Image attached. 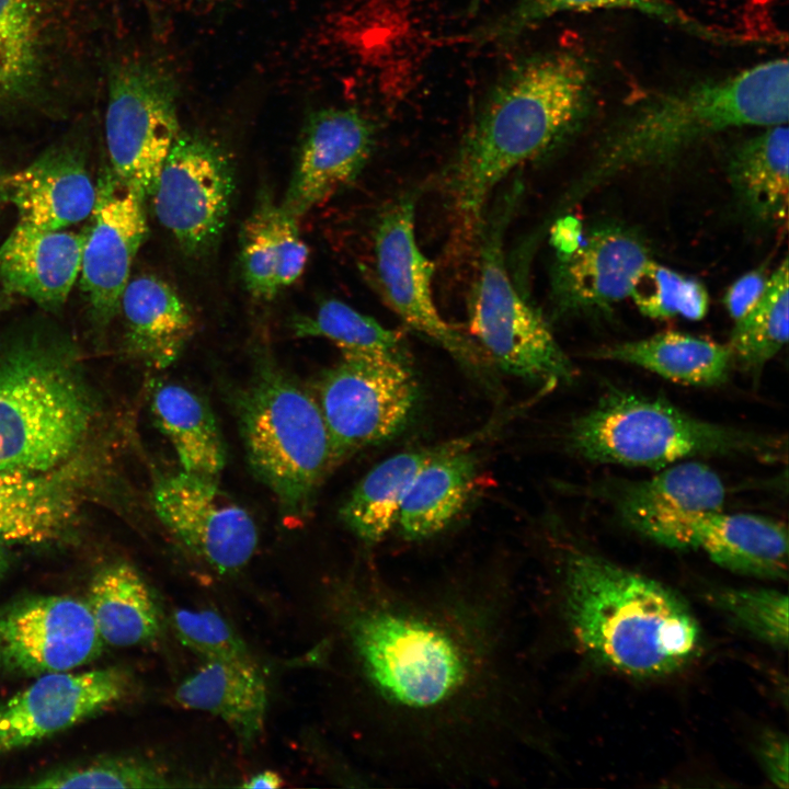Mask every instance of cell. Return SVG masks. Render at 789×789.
<instances>
[{"instance_id": "cell-1", "label": "cell", "mask_w": 789, "mask_h": 789, "mask_svg": "<svg viewBox=\"0 0 789 789\" xmlns=\"http://www.w3.org/2000/svg\"><path fill=\"white\" fill-rule=\"evenodd\" d=\"M354 579L338 624L379 787H516L540 745L517 581Z\"/></svg>"}, {"instance_id": "cell-2", "label": "cell", "mask_w": 789, "mask_h": 789, "mask_svg": "<svg viewBox=\"0 0 789 789\" xmlns=\"http://www.w3.org/2000/svg\"><path fill=\"white\" fill-rule=\"evenodd\" d=\"M593 101L587 61L556 49L525 56L485 95L447 173L454 207L478 222L491 193L517 167L558 149L579 132Z\"/></svg>"}, {"instance_id": "cell-3", "label": "cell", "mask_w": 789, "mask_h": 789, "mask_svg": "<svg viewBox=\"0 0 789 789\" xmlns=\"http://www.w3.org/2000/svg\"><path fill=\"white\" fill-rule=\"evenodd\" d=\"M786 58L651 96L605 133L567 193L573 206L619 174L659 165L721 132L788 123Z\"/></svg>"}, {"instance_id": "cell-4", "label": "cell", "mask_w": 789, "mask_h": 789, "mask_svg": "<svg viewBox=\"0 0 789 789\" xmlns=\"http://www.w3.org/2000/svg\"><path fill=\"white\" fill-rule=\"evenodd\" d=\"M559 595L579 645L621 673L666 675L687 664L699 648V625L679 596L603 557L570 552Z\"/></svg>"}, {"instance_id": "cell-5", "label": "cell", "mask_w": 789, "mask_h": 789, "mask_svg": "<svg viewBox=\"0 0 789 789\" xmlns=\"http://www.w3.org/2000/svg\"><path fill=\"white\" fill-rule=\"evenodd\" d=\"M98 403L79 353L48 333L0 343V471L43 472L79 454Z\"/></svg>"}, {"instance_id": "cell-6", "label": "cell", "mask_w": 789, "mask_h": 789, "mask_svg": "<svg viewBox=\"0 0 789 789\" xmlns=\"http://www.w3.org/2000/svg\"><path fill=\"white\" fill-rule=\"evenodd\" d=\"M565 445L592 462L662 469L704 456L778 460L786 438L698 419L665 399L606 393L565 432Z\"/></svg>"}, {"instance_id": "cell-7", "label": "cell", "mask_w": 789, "mask_h": 789, "mask_svg": "<svg viewBox=\"0 0 789 789\" xmlns=\"http://www.w3.org/2000/svg\"><path fill=\"white\" fill-rule=\"evenodd\" d=\"M233 407L248 464L282 514L305 518L333 470L331 444L316 395L261 357Z\"/></svg>"}, {"instance_id": "cell-8", "label": "cell", "mask_w": 789, "mask_h": 789, "mask_svg": "<svg viewBox=\"0 0 789 789\" xmlns=\"http://www.w3.org/2000/svg\"><path fill=\"white\" fill-rule=\"evenodd\" d=\"M489 227L480 249L469 304V329L491 364L527 381L572 382L576 369L544 317L523 298L507 273L502 222Z\"/></svg>"}, {"instance_id": "cell-9", "label": "cell", "mask_w": 789, "mask_h": 789, "mask_svg": "<svg viewBox=\"0 0 789 789\" xmlns=\"http://www.w3.org/2000/svg\"><path fill=\"white\" fill-rule=\"evenodd\" d=\"M178 98L175 77L156 61H125L111 72L105 113L111 170L145 198L181 133Z\"/></svg>"}, {"instance_id": "cell-10", "label": "cell", "mask_w": 789, "mask_h": 789, "mask_svg": "<svg viewBox=\"0 0 789 789\" xmlns=\"http://www.w3.org/2000/svg\"><path fill=\"white\" fill-rule=\"evenodd\" d=\"M316 397L334 469L356 451L400 433L415 410L419 388L410 362L342 358L323 373Z\"/></svg>"}, {"instance_id": "cell-11", "label": "cell", "mask_w": 789, "mask_h": 789, "mask_svg": "<svg viewBox=\"0 0 789 789\" xmlns=\"http://www.w3.org/2000/svg\"><path fill=\"white\" fill-rule=\"evenodd\" d=\"M374 273L387 305L405 324L435 342L468 373L487 381L490 359L470 336L448 323L434 302V267L415 236V201L405 196L378 218Z\"/></svg>"}, {"instance_id": "cell-12", "label": "cell", "mask_w": 789, "mask_h": 789, "mask_svg": "<svg viewBox=\"0 0 789 789\" xmlns=\"http://www.w3.org/2000/svg\"><path fill=\"white\" fill-rule=\"evenodd\" d=\"M233 171L218 144L180 133L151 197L160 224L190 255L208 252L221 236L233 194Z\"/></svg>"}, {"instance_id": "cell-13", "label": "cell", "mask_w": 789, "mask_h": 789, "mask_svg": "<svg viewBox=\"0 0 789 789\" xmlns=\"http://www.w3.org/2000/svg\"><path fill=\"white\" fill-rule=\"evenodd\" d=\"M153 511L169 533L194 557L219 574H232L252 559L258 528L244 507L216 478L181 470L158 478Z\"/></svg>"}, {"instance_id": "cell-14", "label": "cell", "mask_w": 789, "mask_h": 789, "mask_svg": "<svg viewBox=\"0 0 789 789\" xmlns=\"http://www.w3.org/2000/svg\"><path fill=\"white\" fill-rule=\"evenodd\" d=\"M672 549H694L736 573L770 580L788 575V530L781 522L748 513L666 512L628 524Z\"/></svg>"}, {"instance_id": "cell-15", "label": "cell", "mask_w": 789, "mask_h": 789, "mask_svg": "<svg viewBox=\"0 0 789 789\" xmlns=\"http://www.w3.org/2000/svg\"><path fill=\"white\" fill-rule=\"evenodd\" d=\"M87 604L67 595L30 596L0 608V674L72 671L101 652Z\"/></svg>"}, {"instance_id": "cell-16", "label": "cell", "mask_w": 789, "mask_h": 789, "mask_svg": "<svg viewBox=\"0 0 789 789\" xmlns=\"http://www.w3.org/2000/svg\"><path fill=\"white\" fill-rule=\"evenodd\" d=\"M144 199L105 168L96 184L81 258V287L101 324L119 311L133 262L148 236Z\"/></svg>"}, {"instance_id": "cell-17", "label": "cell", "mask_w": 789, "mask_h": 789, "mask_svg": "<svg viewBox=\"0 0 789 789\" xmlns=\"http://www.w3.org/2000/svg\"><path fill=\"white\" fill-rule=\"evenodd\" d=\"M128 679L116 667L55 672L0 705V755L64 731L125 697Z\"/></svg>"}, {"instance_id": "cell-18", "label": "cell", "mask_w": 789, "mask_h": 789, "mask_svg": "<svg viewBox=\"0 0 789 789\" xmlns=\"http://www.w3.org/2000/svg\"><path fill=\"white\" fill-rule=\"evenodd\" d=\"M375 140V125L355 107H323L310 113L282 206L299 219L325 203L357 178Z\"/></svg>"}, {"instance_id": "cell-19", "label": "cell", "mask_w": 789, "mask_h": 789, "mask_svg": "<svg viewBox=\"0 0 789 789\" xmlns=\"http://www.w3.org/2000/svg\"><path fill=\"white\" fill-rule=\"evenodd\" d=\"M649 250L630 230L593 229L578 249L558 259L551 291L563 316L606 313L629 297L633 282L650 260Z\"/></svg>"}, {"instance_id": "cell-20", "label": "cell", "mask_w": 789, "mask_h": 789, "mask_svg": "<svg viewBox=\"0 0 789 789\" xmlns=\"http://www.w3.org/2000/svg\"><path fill=\"white\" fill-rule=\"evenodd\" d=\"M88 473L79 454L48 471H0V539L41 544L59 537L78 513Z\"/></svg>"}, {"instance_id": "cell-21", "label": "cell", "mask_w": 789, "mask_h": 789, "mask_svg": "<svg viewBox=\"0 0 789 789\" xmlns=\"http://www.w3.org/2000/svg\"><path fill=\"white\" fill-rule=\"evenodd\" d=\"M8 199L15 206L20 222L60 230L91 216L96 185L81 151L65 142L8 174Z\"/></svg>"}, {"instance_id": "cell-22", "label": "cell", "mask_w": 789, "mask_h": 789, "mask_svg": "<svg viewBox=\"0 0 789 789\" xmlns=\"http://www.w3.org/2000/svg\"><path fill=\"white\" fill-rule=\"evenodd\" d=\"M85 231L44 230L18 222L0 245L3 289L55 310L80 273Z\"/></svg>"}, {"instance_id": "cell-23", "label": "cell", "mask_w": 789, "mask_h": 789, "mask_svg": "<svg viewBox=\"0 0 789 789\" xmlns=\"http://www.w3.org/2000/svg\"><path fill=\"white\" fill-rule=\"evenodd\" d=\"M239 262L248 293L271 300L304 273L309 251L298 218L267 194L259 197L240 232Z\"/></svg>"}, {"instance_id": "cell-24", "label": "cell", "mask_w": 789, "mask_h": 789, "mask_svg": "<svg viewBox=\"0 0 789 789\" xmlns=\"http://www.w3.org/2000/svg\"><path fill=\"white\" fill-rule=\"evenodd\" d=\"M480 437L473 434L455 439L419 471L403 498L396 524L403 540L432 539L462 511L477 473L476 457L469 447Z\"/></svg>"}, {"instance_id": "cell-25", "label": "cell", "mask_w": 789, "mask_h": 789, "mask_svg": "<svg viewBox=\"0 0 789 789\" xmlns=\"http://www.w3.org/2000/svg\"><path fill=\"white\" fill-rule=\"evenodd\" d=\"M126 344L146 365L174 364L195 330L194 316L174 287L156 275L129 279L121 298Z\"/></svg>"}, {"instance_id": "cell-26", "label": "cell", "mask_w": 789, "mask_h": 789, "mask_svg": "<svg viewBox=\"0 0 789 789\" xmlns=\"http://www.w3.org/2000/svg\"><path fill=\"white\" fill-rule=\"evenodd\" d=\"M174 699L185 709L219 718L245 745L263 732L267 687L254 661H204L178 686Z\"/></svg>"}, {"instance_id": "cell-27", "label": "cell", "mask_w": 789, "mask_h": 789, "mask_svg": "<svg viewBox=\"0 0 789 789\" xmlns=\"http://www.w3.org/2000/svg\"><path fill=\"white\" fill-rule=\"evenodd\" d=\"M590 355L638 366L672 381L697 387L724 384L734 365L729 344L676 331L604 345Z\"/></svg>"}, {"instance_id": "cell-28", "label": "cell", "mask_w": 789, "mask_h": 789, "mask_svg": "<svg viewBox=\"0 0 789 789\" xmlns=\"http://www.w3.org/2000/svg\"><path fill=\"white\" fill-rule=\"evenodd\" d=\"M787 124L740 142L730 153L728 178L745 214L761 226L786 221L789 199Z\"/></svg>"}, {"instance_id": "cell-29", "label": "cell", "mask_w": 789, "mask_h": 789, "mask_svg": "<svg viewBox=\"0 0 789 789\" xmlns=\"http://www.w3.org/2000/svg\"><path fill=\"white\" fill-rule=\"evenodd\" d=\"M629 10L716 44L746 43V39L704 24L670 0H517L508 10L471 32V42L508 44L539 23L564 12Z\"/></svg>"}, {"instance_id": "cell-30", "label": "cell", "mask_w": 789, "mask_h": 789, "mask_svg": "<svg viewBox=\"0 0 789 789\" xmlns=\"http://www.w3.org/2000/svg\"><path fill=\"white\" fill-rule=\"evenodd\" d=\"M454 441L405 450L376 465L342 504L343 524L365 546L381 544L397 524L403 498L419 471L446 451Z\"/></svg>"}, {"instance_id": "cell-31", "label": "cell", "mask_w": 789, "mask_h": 789, "mask_svg": "<svg viewBox=\"0 0 789 789\" xmlns=\"http://www.w3.org/2000/svg\"><path fill=\"white\" fill-rule=\"evenodd\" d=\"M150 411L173 447L181 470L217 479L227 454L208 403L184 385L158 381L152 387Z\"/></svg>"}, {"instance_id": "cell-32", "label": "cell", "mask_w": 789, "mask_h": 789, "mask_svg": "<svg viewBox=\"0 0 789 789\" xmlns=\"http://www.w3.org/2000/svg\"><path fill=\"white\" fill-rule=\"evenodd\" d=\"M87 606L103 643L133 647L161 629L159 605L145 579L127 562L103 567L92 578Z\"/></svg>"}, {"instance_id": "cell-33", "label": "cell", "mask_w": 789, "mask_h": 789, "mask_svg": "<svg viewBox=\"0 0 789 789\" xmlns=\"http://www.w3.org/2000/svg\"><path fill=\"white\" fill-rule=\"evenodd\" d=\"M660 470L648 479L617 487L614 504L627 525L666 512L722 510L727 488L709 466L684 460Z\"/></svg>"}, {"instance_id": "cell-34", "label": "cell", "mask_w": 789, "mask_h": 789, "mask_svg": "<svg viewBox=\"0 0 789 789\" xmlns=\"http://www.w3.org/2000/svg\"><path fill=\"white\" fill-rule=\"evenodd\" d=\"M290 328L297 338H322L332 342L342 358L410 362L400 332L335 298L323 300L310 315L296 316Z\"/></svg>"}, {"instance_id": "cell-35", "label": "cell", "mask_w": 789, "mask_h": 789, "mask_svg": "<svg viewBox=\"0 0 789 789\" xmlns=\"http://www.w3.org/2000/svg\"><path fill=\"white\" fill-rule=\"evenodd\" d=\"M788 273L785 258L768 277L758 301L734 321L728 343L734 364L753 376L759 375L788 341Z\"/></svg>"}, {"instance_id": "cell-36", "label": "cell", "mask_w": 789, "mask_h": 789, "mask_svg": "<svg viewBox=\"0 0 789 789\" xmlns=\"http://www.w3.org/2000/svg\"><path fill=\"white\" fill-rule=\"evenodd\" d=\"M38 69V28L32 0H0V101L24 92Z\"/></svg>"}, {"instance_id": "cell-37", "label": "cell", "mask_w": 789, "mask_h": 789, "mask_svg": "<svg viewBox=\"0 0 789 789\" xmlns=\"http://www.w3.org/2000/svg\"><path fill=\"white\" fill-rule=\"evenodd\" d=\"M629 297L651 319H702L709 309L705 285L650 259L638 273Z\"/></svg>"}, {"instance_id": "cell-38", "label": "cell", "mask_w": 789, "mask_h": 789, "mask_svg": "<svg viewBox=\"0 0 789 789\" xmlns=\"http://www.w3.org/2000/svg\"><path fill=\"white\" fill-rule=\"evenodd\" d=\"M161 769L134 757H105L64 766L16 785L27 788H165L176 786Z\"/></svg>"}, {"instance_id": "cell-39", "label": "cell", "mask_w": 789, "mask_h": 789, "mask_svg": "<svg viewBox=\"0 0 789 789\" xmlns=\"http://www.w3.org/2000/svg\"><path fill=\"white\" fill-rule=\"evenodd\" d=\"M714 603L755 638L778 649L788 647V596L769 588H728Z\"/></svg>"}, {"instance_id": "cell-40", "label": "cell", "mask_w": 789, "mask_h": 789, "mask_svg": "<svg viewBox=\"0 0 789 789\" xmlns=\"http://www.w3.org/2000/svg\"><path fill=\"white\" fill-rule=\"evenodd\" d=\"M171 624L182 645L204 661H253L243 640L215 610L180 608Z\"/></svg>"}, {"instance_id": "cell-41", "label": "cell", "mask_w": 789, "mask_h": 789, "mask_svg": "<svg viewBox=\"0 0 789 789\" xmlns=\"http://www.w3.org/2000/svg\"><path fill=\"white\" fill-rule=\"evenodd\" d=\"M768 277L763 267L743 274L727 289L723 304L730 317L736 321L743 317L763 295Z\"/></svg>"}, {"instance_id": "cell-42", "label": "cell", "mask_w": 789, "mask_h": 789, "mask_svg": "<svg viewBox=\"0 0 789 789\" xmlns=\"http://www.w3.org/2000/svg\"><path fill=\"white\" fill-rule=\"evenodd\" d=\"M788 740L780 733H768L758 744V756L769 780L780 788H788Z\"/></svg>"}, {"instance_id": "cell-43", "label": "cell", "mask_w": 789, "mask_h": 789, "mask_svg": "<svg viewBox=\"0 0 789 789\" xmlns=\"http://www.w3.org/2000/svg\"><path fill=\"white\" fill-rule=\"evenodd\" d=\"M553 244L559 250V256L568 255L580 245L581 226L572 217L560 218L552 230Z\"/></svg>"}, {"instance_id": "cell-44", "label": "cell", "mask_w": 789, "mask_h": 789, "mask_svg": "<svg viewBox=\"0 0 789 789\" xmlns=\"http://www.w3.org/2000/svg\"><path fill=\"white\" fill-rule=\"evenodd\" d=\"M284 781L279 774L274 770H264L249 778L241 787L248 789H276L282 787Z\"/></svg>"}, {"instance_id": "cell-45", "label": "cell", "mask_w": 789, "mask_h": 789, "mask_svg": "<svg viewBox=\"0 0 789 789\" xmlns=\"http://www.w3.org/2000/svg\"><path fill=\"white\" fill-rule=\"evenodd\" d=\"M9 564V554L7 551L5 542L0 539V576L7 570Z\"/></svg>"}, {"instance_id": "cell-46", "label": "cell", "mask_w": 789, "mask_h": 789, "mask_svg": "<svg viewBox=\"0 0 789 789\" xmlns=\"http://www.w3.org/2000/svg\"><path fill=\"white\" fill-rule=\"evenodd\" d=\"M8 201V174L0 170V206Z\"/></svg>"}, {"instance_id": "cell-47", "label": "cell", "mask_w": 789, "mask_h": 789, "mask_svg": "<svg viewBox=\"0 0 789 789\" xmlns=\"http://www.w3.org/2000/svg\"><path fill=\"white\" fill-rule=\"evenodd\" d=\"M479 0H471L470 9L473 10L476 5L478 4Z\"/></svg>"}]
</instances>
